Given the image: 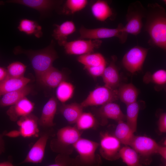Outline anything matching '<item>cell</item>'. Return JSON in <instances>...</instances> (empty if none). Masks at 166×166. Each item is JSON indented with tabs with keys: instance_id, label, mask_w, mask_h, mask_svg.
Listing matches in <instances>:
<instances>
[{
	"instance_id": "4fadbf2b",
	"label": "cell",
	"mask_w": 166,
	"mask_h": 166,
	"mask_svg": "<svg viewBox=\"0 0 166 166\" xmlns=\"http://www.w3.org/2000/svg\"><path fill=\"white\" fill-rule=\"evenodd\" d=\"M38 119L36 116L31 113L20 117L17 121L20 136L26 138L38 137Z\"/></svg>"
},
{
	"instance_id": "8d00e7d4",
	"label": "cell",
	"mask_w": 166,
	"mask_h": 166,
	"mask_svg": "<svg viewBox=\"0 0 166 166\" xmlns=\"http://www.w3.org/2000/svg\"><path fill=\"white\" fill-rule=\"evenodd\" d=\"M106 67V63L94 66H85L84 68L94 77L102 76Z\"/></svg>"
},
{
	"instance_id": "d6a6232c",
	"label": "cell",
	"mask_w": 166,
	"mask_h": 166,
	"mask_svg": "<svg viewBox=\"0 0 166 166\" xmlns=\"http://www.w3.org/2000/svg\"><path fill=\"white\" fill-rule=\"evenodd\" d=\"M143 80L146 83L151 82L158 85H164L166 83V71L164 69H160L152 74L147 73Z\"/></svg>"
},
{
	"instance_id": "603a6c76",
	"label": "cell",
	"mask_w": 166,
	"mask_h": 166,
	"mask_svg": "<svg viewBox=\"0 0 166 166\" xmlns=\"http://www.w3.org/2000/svg\"><path fill=\"white\" fill-rule=\"evenodd\" d=\"M118 98L127 105L136 101L139 91L131 83L120 85L117 89Z\"/></svg>"
},
{
	"instance_id": "4316f807",
	"label": "cell",
	"mask_w": 166,
	"mask_h": 166,
	"mask_svg": "<svg viewBox=\"0 0 166 166\" xmlns=\"http://www.w3.org/2000/svg\"><path fill=\"white\" fill-rule=\"evenodd\" d=\"M18 29L21 32L29 35H34L38 38H41L43 35L41 26L35 21L26 18L22 19Z\"/></svg>"
},
{
	"instance_id": "ac0fdd59",
	"label": "cell",
	"mask_w": 166,
	"mask_h": 166,
	"mask_svg": "<svg viewBox=\"0 0 166 166\" xmlns=\"http://www.w3.org/2000/svg\"><path fill=\"white\" fill-rule=\"evenodd\" d=\"M7 2L22 5L38 11L41 14L54 8L58 1L50 0H11Z\"/></svg>"
},
{
	"instance_id": "d6986e66",
	"label": "cell",
	"mask_w": 166,
	"mask_h": 166,
	"mask_svg": "<svg viewBox=\"0 0 166 166\" xmlns=\"http://www.w3.org/2000/svg\"><path fill=\"white\" fill-rule=\"evenodd\" d=\"M65 79V77L63 73L53 66L43 74L37 80L45 86L55 88L64 81Z\"/></svg>"
},
{
	"instance_id": "f546056e",
	"label": "cell",
	"mask_w": 166,
	"mask_h": 166,
	"mask_svg": "<svg viewBox=\"0 0 166 166\" xmlns=\"http://www.w3.org/2000/svg\"><path fill=\"white\" fill-rule=\"evenodd\" d=\"M77 61L85 66H94L106 63L103 56L99 53H89L80 55Z\"/></svg>"
},
{
	"instance_id": "5b68a950",
	"label": "cell",
	"mask_w": 166,
	"mask_h": 166,
	"mask_svg": "<svg viewBox=\"0 0 166 166\" xmlns=\"http://www.w3.org/2000/svg\"><path fill=\"white\" fill-rule=\"evenodd\" d=\"M160 145L153 139L144 136H135L129 146L133 149L139 156L143 165H150L152 156L157 153Z\"/></svg>"
},
{
	"instance_id": "ee69618b",
	"label": "cell",
	"mask_w": 166,
	"mask_h": 166,
	"mask_svg": "<svg viewBox=\"0 0 166 166\" xmlns=\"http://www.w3.org/2000/svg\"><path fill=\"white\" fill-rule=\"evenodd\" d=\"M4 4V3L2 1H0V6L3 5Z\"/></svg>"
},
{
	"instance_id": "52a82bcc",
	"label": "cell",
	"mask_w": 166,
	"mask_h": 166,
	"mask_svg": "<svg viewBox=\"0 0 166 166\" xmlns=\"http://www.w3.org/2000/svg\"><path fill=\"white\" fill-rule=\"evenodd\" d=\"M124 26L120 23L116 28L101 27L87 29L83 26L80 29V38L89 39H99L112 37L117 38L120 42L124 43L126 41L128 34L124 31Z\"/></svg>"
},
{
	"instance_id": "8992f818",
	"label": "cell",
	"mask_w": 166,
	"mask_h": 166,
	"mask_svg": "<svg viewBox=\"0 0 166 166\" xmlns=\"http://www.w3.org/2000/svg\"><path fill=\"white\" fill-rule=\"evenodd\" d=\"M146 8L139 1L130 3L126 15V25L124 26L125 32L135 36L139 34L143 26V19L145 18Z\"/></svg>"
},
{
	"instance_id": "836d02e7",
	"label": "cell",
	"mask_w": 166,
	"mask_h": 166,
	"mask_svg": "<svg viewBox=\"0 0 166 166\" xmlns=\"http://www.w3.org/2000/svg\"><path fill=\"white\" fill-rule=\"evenodd\" d=\"M26 66L19 61H15L10 63L7 67L9 77L16 78L24 77Z\"/></svg>"
},
{
	"instance_id": "9c48e42d",
	"label": "cell",
	"mask_w": 166,
	"mask_h": 166,
	"mask_svg": "<svg viewBox=\"0 0 166 166\" xmlns=\"http://www.w3.org/2000/svg\"><path fill=\"white\" fill-rule=\"evenodd\" d=\"M149 49L138 45L131 48L123 57V66L132 74L141 71Z\"/></svg>"
},
{
	"instance_id": "ab89813d",
	"label": "cell",
	"mask_w": 166,
	"mask_h": 166,
	"mask_svg": "<svg viewBox=\"0 0 166 166\" xmlns=\"http://www.w3.org/2000/svg\"><path fill=\"white\" fill-rule=\"evenodd\" d=\"M157 153L160 154L162 158L166 160V147L159 145L157 151Z\"/></svg>"
},
{
	"instance_id": "9a60e30c",
	"label": "cell",
	"mask_w": 166,
	"mask_h": 166,
	"mask_svg": "<svg viewBox=\"0 0 166 166\" xmlns=\"http://www.w3.org/2000/svg\"><path fill=\"white\" fill-rule=\"evenodd\" d=\"M34 106V103L25 97L11 106L6 113L11 121H17L20 117L31 113Z\"/></svg>"
},
{
	"instance_id": "7c38bea8",
	"label": "cell",
	"mask_w": 166,
	"mask_h": 166,
	"mask_svg": "<svg viewBox=\"0 0 166 166\" xmlns=\"http://www.w3.org/2000/svg\"><path fill=\"white\" fill-rule=\"evenodd\" d=\"M50 134L48 132L42 133L28 153L24 160L20 164L31 163L38 164L42 161L47 142Z\"/></svg>"
},
{
	"instance_id": "d590c367",
	"label": "cell",
	"mask_w": 166,
	"mask_h": 166,
	"mask_svg": "<svg viewBox=\"0 0 166 166\" xmlns=\"http://www.w3.org/2000/svg\"><path fill=\"white\" fill-rule=\"evenodd\" d=\"M55 163L48 166H77L74 158L69 155L58 154L56 156Z\"/></svg>"
},
{
	"instance_id": "277c9868",
	"label": "cell",
	"mask_w": 166,
	"mask_h": 166,
	"mask_svg": "<svg viewBox=\"0 0 166 166\" xmlns=\"http://www.w3.org/2000/svg\"><path fill=\"white\" fill-rule=\"evenodd\" d=\"M81 134L75 126L61 128L58 130L56 137L51 141L50 148L55 152L70 155L74 149V144L81 137Z\"/></svg>"
},
{
	"instance_id": "cb8c5ba5",
	"label": "cell",
	"mask_w": 166,
	"mask_h": 166,
	"mask_svg": "<svg viewBox=\"0 0 166 166\" xmlns=\"http://www.w3.org/2000/svg\"><path fill=\"white\" fill-rule=\"evenodd\" d=\"M83 108L80 104L73 103L63 104L61 107L60 111L69 123H76L78 119L83 112Z\"/></svg>"
},
{
	"instance_id": "3957f363",
	"label": "cell",
	"mask_w": 166,
	"mask_h": 166,
	"mask_svg": "<svg viewBox=\"0 0 166 166\" xmlns=\"http://www.w3.org/2000/svg\"><path fill=\"white\" fill-rule=\"evenodd\" d=\"M99 143L81 137L74 144L78 155L74 158L77 166H101V156L96 152Z\"/></svg>"
},
{
	"instance_id": "f35d334b",
	"label": "cell",
	"mask_w": 166,
	"mask_h": 166,
	"mask_svg": "<svg viewBox=\"0 0 166 166\" xmlns=\"http://www.w3.org/2000/svg\"><path fill=\"white\" fill-rule=\"evenodd\" d=\"M9 77L7 69L0 67V83L2 82Z\"/></svg>"
},
{
	"instance_id": "7402d4cb",
	"label": "cell",
	"mask_w": 166,
	"mask_h": 166,
	"mask_svg": "<svg viewBox=\"0 0 166 166\" xmlns=\"http://www.w3.org/2000/svg\"><path fill=\"white\" fill-rule=\"evenodd\" d=\"M30 81L29 78L25 77L18 78L8 77L0 83V97L7 93L22 88Z\"/></svg>"
},
{
	"instance_id": "e575fe53",
	"label": "cell",
	"mask_w": 166,
	"mask_h": 166,
	"mask_svg": "<svg viewBox=\"0 0 166 166\" xmlns=\"http://www.w3.org/2000/svg\"><path fill=\"white\" fill-rule=\"evenodd\" d=\"M88 3L86 0H67L65 7L67 10V13L73 14L85 8Z\"/></svg>"
},
{
	"instance_id": "e0dca14e",
	"label": "cell",
	"mask_w": 166,
	"mask_h": 166,
	"mask_svg": "<svg viewBox=\"0 0 166 166\" xmlns=\"http://www.w3.org/2000/svg\"><path fill=\"white\" fill-rule=\"evenodd\" d=\"M116 57L113 56L109 65L106 67L102 76L105 86L113 89L120 85V77L116 65Z\"/></svg>"
},
{
	"instance_id": "d4e9b609",
	"label": "cell",
	"mask_w": 166,
	"mask_h": 166,
	"mask_svg": "<svg viewBox=\"0 0 166 166\" xmlns=\"http://www.w3.org/2000/svg\"><path fill=\"white\" fill-rule=\"evenodd\" d=\"M117 122L114 136L121 144L129 146L135 136L134 132L124 121H120Z\"/></svg>"
},
{
	"instance_id": "60d3db41",
	"label": "cell",
	"mask_w": 166,
	"mask_h": 166,
	"mask_svg": "<svg viewBox=\"0 0 166 166\" xmlns=\"http://www.w3.org/2000/svg\"><path fill=\"white\" fill-rule=\"evenodd\" d=\"M6 133V132L5 131L0 134V155L4 152L5 151V142L3 139V136L5 135Z\"/></svg>"
},
{
	"instance_id": "f1b7e54d",
	"label": "cell",
	"mask_w": 166,
	"mask_h": 166,
	"mask_svg": "<svg viewBox=\"0 0 166 166\" xmlns=\"http://www.w3.org/2000/svg\"><path fill=\"white\" fill-rule=\"evenodd\" d=\"M126 106V123L135 132L137 130L140 106L137 101Z\"/></svg>"
},
{
	"instance_id": "44dd1931",
	"label": "cell",
	"mask_w": 166,
	"mask_h": 166,
	"mask_svg": "<svg viewBox=\"0 0 166 166\" xmlns=\"http://www.w3.org/2000/svg\"><path fill=\"white\" fill-rule=\"evenodd\" d=\"M32 90L31 86L27 85L19 89L7 93L2 96L0 100V106L5 107L12 105L29 95Z\"/></svg>"
},
{
	"instance_id": "5bb4252c",
	"label": "cell",
	"mask_w": 166,
	"mask_h": 166,
	"mask_svg": "<svg viewBox=\"0 0 166 166\" xmlns=\"http://www.w3.org/2000/svg\"><path fill=\"white\" fill-rule=\"evenodd\" d=\"M98 114L101 119V124H106L108 119L113 120L118 122L126 120V115L122 112L119 105L113 102L106 103L98 109Z\"/></svg>"
},
{
	"instance_id": "2e32d148",
	"label": "cell",
	"mask_w": 166,
	"mask_h": 166,
	"mask_svg": "<svg viewBox=\"0 0 166 166\" xmlns=\"http://www.w3.org/2000/svg\"><path fill=\"white\" fill-rule=\"evenodd\" d=\"M57 106V101L54 97H51L44 106L40 118L38 119V125L43 128L53 126V122Z\"/></svg>"
},
{
	"instance_id": "b9f144b4",
	"label": "cell",
	"mask_w": 166,
	"mask_h": 166,
	"mask_svg": "<svg viewBox=\"0 0 166 166\" xmlns=\"http://www.w3.org/2000/svg\"><path fill=\"white\" fill-rule=\"evenodd\" d=\"M5 135L10 137H14L20 136V134L19 131L14 130L9 132H6Z\"/></svg>"
},
{
	"instance_id": "7bdbcfd3",
	"label": "cell",
	"mask_w": 166,
	"mask_h": 166,
	"mask_svg": "<svg viewBox=\"0 0 166 166\" xmlns=\"http://www.w3.org/2000/svg\"><path fill=\"white\" fill-rule=\"evenodd\" d=\"M0 166H14L9 161H7L0 163Z\"/></svg>"
},
{
	"instance_id": "4dcf8cb0",
	"label": "cell",
	"mask_w": 166,
	"mask_h": 166,
	"mask_svg": "<svg viewBox=\"0 0 166 166\" xmlns=\"http://www.w3.org/2000/svg\"><path fill=\"white\" fill-rule=\"evenodd\" d=\"M57 87L56 96L58 100L61 102H65L72 97L74 88L70 83L64 81Z\"/></svg>"
},
{
	"instance_id": "30bf717a",
	"label": "cell",
	"mask_w": 166,
	"mask_h": 166,
	"mask_svg": "<svg viewBox=\"0 0 166 166\" xmlns=\"http://www.w3.org/2000/svg\"><path fill=\"white\" fill-rule=\"evenodd\" d=\"M99 152L100 156L108 160L119 159L121 143L114 135L108 132L100 133Z\"/></svg>"
},
{
	"instance_id": "ffe728a7",
	"label": "cell",
	"mask_w": 166,
	"mask_h": 166,
	"mask_svg": "<svg viewBox=\"0 0 166 166\" xmlns=\"http://www.w3.org/2000/svg\"><path fill=\"white\" fill-rule=\"evenodd\" d=\"M55 26L52 36L60 45L63 46L67 42L68 36L75 31V25L72 21H67L60 25L55 24Z\"/></svg>"
},
{
	"instance_id": "74e56055",
	"label": "cell",
	"mask_w": 166,
	"mask_h": 166,
	"mask_svg": "<svg viewBox=\"0 0 166 166\" xmlns=\"http://www.w3.org/2000/svg\"><path fill=\"white\" fill-rule=\"evenodd\" d=\"M158 130L160 133L166 132V113H164L160 116L158 121Z\"/></svg>"
},
{
	"instance_id": "6da1fadb",
	"label": "cell",
	"mask_w": 166,
	"mask_h": 166,
	"mask_svg": "<svg viewBox=\"0 0 166 166\" xmlns=\"http://www.w3.org/2000/svg\"><path fill=\"white\" fill-rule=\"evenodd\" d=\"M144 26L150 39L148 43L166 50V12L158 3H149L146 8Z\"/></svg>"
},
{
	"instance_id": "484cf974",
	"label": "cell",
	"mask_w": 166,
	"mask_h": 166,
	"mask_svg": "<svg viewBox=\"0 0 166 166\" xmlns=\"http://www.w3.org/2000/svg\"><path fill=\"white\" fill-rule=\"evenodd\" d=\"M91 10L94 17L101 22L106 20L113 14L112 10L107 2L104 0H97L92 6Z\"/></svg>"
},
{
	"instance_id": "1f68e13d",
	"label": "cell",
	"mask_w": 166,
	"mask_h": 166,
	"mask_svg": "<svg viewBox=\"0 0 166 166\" xmlns=\"http://www.w3.org/2000/svg\"><path fill=\"white\" fill-rule=\"evenodd\" d=\"M76 123V128L80 131L95 127L97 124V121L91 113L83 112Z\"/></svg>"
},
{
	"instance_id": "ba28073f",
	"label": "cell",
	"mask_w": 166,
	"mask_h": 166,
	"mask_svg": "<svg viewBox=\"0 0 166 166\" xmlns=\"http://www.w3.org/2000/svg\"><path fill=\"white\" fill-rule=\"evenodd\" d=\"M117 89L105 86L98 87L90 92L80 104L83 108L89 106L102 105L118 99Z\"/></svg>"
},
{
	"instance_id": "8fae6325",
	"label": "cell",
	"mask_w": 166,
	"mask_h": 166,
	"mask_svg": "<svg viewBox=\"0 0 166 166\" xmlns=\"http://www.w3.org/2000/svg\"><path fill=\"white\" fill-rule=\"evenodd\" d=\"M102 43L99 39H80L67 42L63 46L68 54L81 55L92 53L95 49L99 48Z\"/></svg>"
},
{
	"instance_id": "83f0119b",
	"label": "cell",
	"mask_w": 166,
	"mask_h": 166,
	"mask_svg": "<svg viewBox=\"0 0 166 166\" xmlns=\"http://www.w3.org/2000/svg\"><path fill=\"white\" fill-rule=\"evenodd\" d=\"M120 157L127 166H143L137 152L129 146L121 147Z\"/></svg>"
},
{
	"instance_id": "7a4b0ae2",
	"label": "cell",
	"mask_w": 166,
	"mask_h": 166,
	"mask_svg": "<svg viewBox=\"0 0 166 166\" xmlns=\"http://www.w3.org/2000/svg\"><path fill=\"white\" fill-rule=\"evenodd\" d=\"M54 45L52 40L46 48L38 50H26L18 46L14 48V53L16 54L24 53L28 57L38 80L53 66V62L58 57Z\"/></svg>"
}]
</instances>
